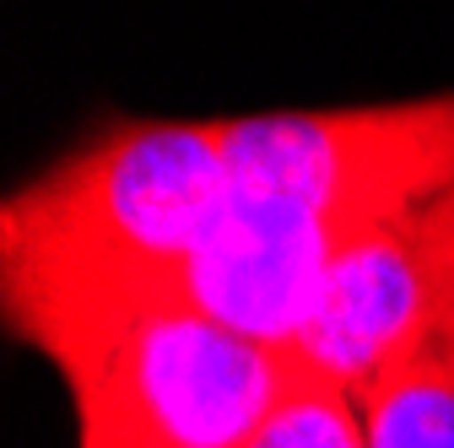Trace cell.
<instances>
[{
    "label": "cell",
    "instance_id": "8",
    "mask_svg": "<svg viewBox=\"0 0 454 448\" xmlns=\"http://www.w3.org/2000/svg\"><path fill=\"white\" fill-rule=\"evenodd\" d=\"M76 448H141V443L103 411H76Z\"/></svg>",
    "mask_w": 454,
    "mask_h": 448
},
{
    "label": "cell",
    "instance_id": "3",
    "mask_svg": "<svg viewBox=\"0 0 454 448\" xmlns=\"http://www.w3.org/2000/svg\"><path fill=\"white\" fill-rule=\"evenodd\" d=\"M222 151L239 195L298 205L347 238L454 184V92L222 120Z\"/></svg>",
    "mask_w": 454,
    "mask_h": 448
},
{
    "label": "cell",
    "instance_id": "7",
    "mask_svg": "<svg viewBox=\"0 0 454 448\" xmlns=\"http://www.w3.org/2000/svg\"><path fill=\"white\" fill-rule=\"evenodd\" d=\"M254 448H363V421L347 395H335L330 383H319L298 367V383L276 406V416L265 421Z\"/></svg>",
    "mask_w": 454,
    "mask_h": 448
},
{
    "label": "cell",
    "instance_id": "4",
    "mask_svg": "<svg viewBox=\"0 0 454 448\" xmlns=\"http://www.w3.org/2000/svg\"><path fill=\"white\" fill-rule=\"evenodd\" d=\"M443 335H454V184L335 243L293 362L357 400Z\"/></svg>",
    "mask_w": 454,
    "mask_h": 448
},
{
    "label": "cell",
    "instance_id": "1",
    "mask_svg": "<svg viewBox=\"0 0 454 448\" xmlns=\"http://www.w3.org/2000/svg\"><path fill=\"white\" fill-rule=\"evenodd\" d=\"M6 324L141 448H254L298 362L211 319L168 270L0 238Z\"/></svg>",
    "mask_w": 454,
    "mask_h": 448
},
{
    "label": "cell",
    "instance_id": "6",
    "mask_svg": "<svg viewBox=\"0 0 454 448\" xmlns=\"http://www.w3.org/2000/svg\"><path fill=\"white\" fill-rule=\"evenodd\" d=\"M363 448H454V335L352 400Z\"/></svg>",
    "mask_w": 454,
    "mask_h": 448
},
{
    "label": "cell",
    "instance_id": "2",
    "mask_svg": "<svg viewBox=\"0 0 454 448\" xmlns=\"http://www.w3.org/2000/svg\"><path fill=\"white\" fill-rule=\"evenodd\" d=\"M227 200L222 120H114L6 195L0 238L179 275Z\"/></svg>",
    "mask_w": 454,
    "mask_h": 448
},
{
    "label": "cell",
    "instance_id": "5",
    "mask_svg": "<svg viewBox=\"0 0 454 448\" xmlns=\"http://www.w3.org/2000/svg\"><path fill=\"white\" fill-rule=\"evenodd\" d=\"M335 243L340 233L330 221L233 189L200 249L179 265V287L227 329L293 357Z\"/></svg>",
    "mask_w": 454,
    "mask_h": 448
}]
</instances>
